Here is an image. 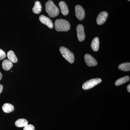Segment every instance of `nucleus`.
Listing matches in <instances>:
<instances>
[{
	"label": "nucleus",
	"mask_w": 130,
	"mask_h": 130,
	"mask_svg": "<svg viewBox=\"0 0 130 130\" xmlns=\"http://www.w3.org/2000/svg\"><path fill=\"white\" fill-rule=\"evenodd\" d=\"M60 51L62 56L67 61L71 64L74 62V54L69 49L64 47L61 46L60 48Z\"/></svg>",
	"instance_id": "7ed1b4c3"
},
{
	"label": "nucleus",
	"mask_w": 130,
	"mask_h": 130,
	"mask_svg": "<svg viewBox=\"0 0 130 130\" xmlns=\"http://www.w3.org/2000/svg\"><path fill=\"white\" fill-rule=\"evenodd\" d=\"M2 74L0 72V80L2 79Z\"/></svg>",
	"instance_id": "5701e85b"
},
{
	"label": "nucleus",
	"mask_w": 130,
	"mask_h": 130,
	"mask_svg": "<svg viewBox=\"0 0 130 130\" xmlns=\"http://www.w3.org/2000/svg\"><path fill=\"white\" fill-rule=\"evenodd\" d=\"M39 20L41 23L47 26L48 28L52 29L54 27L53 24L49 18L44 15H41L39 18Z\"/></svg>",
	"instance_id": "1a4fd4ad"
},
{
	"label": "nucleus",
	"mask_w": 130,
	"mask_h": 130,
	"mask_svg": "<svg viewBox=\"0 0 130 130\" xmlns=\"http://www.w3.org/2000/svg\"><path fill=\"white\" fill-rule=\"evenodd\" d=\"M6 56V54L5 52L0 48V60H2L5 59Z\"/></svg>",
	"instance_id": "aec40b11"
},
{
	"label": "nucleus",
	"mask_w": 130,
	"mask_h": 130,
	"mask_svg": "<svg viewBox=\"0 0 130 130\" xmlns=\"http://www.w3.org/2000/svg\"><path fill=\"white\" fill-rule=\"evenodd\" d=\"M42 6L40 2L37 1L35 2V6L32 8V11L36 14H39L42 10Z\"/></svg>",
	"instance_id": "f3484780"
},
{
	"label": "nucleus",
	"mask_w": 130,
	"mask_h": 130,
	"mask_svg": "<svg viewBox=\"0 0 130 130\" xmlns=\"http://www.w3.org/2000/svg\"><path fill=\"white\" fill-rule=\"evenodd\" d=\"M2 109L5 113H9L14 111V107L11 104L6 103L3 106Z\"/></svg>",
	"instance_id": "f8f14e48"
},
{
	"label": "nucleus",
	"mask_w": 130,
	"mask_h": 130,
	"mask_svg": "<svg viewBox=\"0 0 130 130\" xmlns=\"http://www.w3.org/2000/svg\"><path fill=\"white\" fill-rule=\"evenodd\" d=\"M85 61L89 67L95 66L97 65L96 61L93 56L89 54H86L84 56Z\"/></svg>",
	"instance_id": "0eeeda50"
},
{
	"label": "nucleus",
	"mask_w": 130,
	"mask_h": 130,
	"mask_svg": "<svg viewBox=\"0 0 130 130\" xmlns=\"http://www.w3.org/2000/svg\"><path fill=\"white\" fill-rule=\"evenodd\" d=\"M3 89V86L2 85L0 84V94L2 92Z\"/></svg>",
	"instance_id": "412c9836"
},
{
	"label": "nucleus",
	"mask_w": 130,
	"mask_h": 130,
	"mask_svg": "<svg viewBox=\"0 0 130 130\" xmlns=\"http://www.w3.org/2000/svg\"><path fill=\"white\" fill-rule=\"evenodd\" d=\"M130 78L129 76H125L121 78L117 79L115 83V85L116 86H119L125 83L126 82L129 81Z\"/></svg>",
	"instance_id": "4468645a"
},
{
	"label": "nucleus",
	"mask_w": 130,
	"mask_h": 130,
	"mask_svg": "<svg viewBox=\"0 0 130 130\" xmlns=\"http://www.w3.org/2000/svg\"><path fill=\"white\" fill-rule=\"evenodd\" d=\"M24 130H35V126L31 124L27 125L24 127Z\"/></svg>",
	"instance_id": "6ab92c4d"
},
{
	"label": "nucleus",
	"mask_w": 130,
	"mask_h": 130,
	"mask_svg": "<svg viewBox=\"0 0 130 130\" xmlns=\"http://www.w3.org/2000/svg\"><path fill=\"white\" fill-rule=\"evenodd\" d=\"M55 30L58 31H68L70 29V23L63 19L56 20L55 22Z\"/></svg>",
	"instance_id": "f03ea898"
},
{
	"label": "nucleus",
	"mask_w": 130,
	"mask_h": 130,
	"mask_svg": "<svg viewBox=\"0 0 130 130\" xmlns=\"http://www.w3.org/2000/svg\"><path fill=\"white\" fill-rule=\"evenodd\" d=\"M127 90L129 93L130 92V85L129 84V85H128L127 87Z\"/></svg>",
	"instance_id": "4be33fe9"
},
{
	"label": "nucleus",
	"mask_w": 130,
	"mask_h": 130,
	"mask_svg": "<svg viewBox=\"0 0 130 130\" xmlns=\"http://www.w3.org/2000/svg\"><path fill=\"white\" fill-rule=\"evenodd\" d=\"M59 6L60 8L61 13L64 16H66L69 13V9L66 3L61 1L59 3Z\"/></svg>",
	"instance_id": "9d476101"
},
{
	"label": "nucleus",
	"mask_w": 130,
	"mask_h": 130,
	"mask_svg": "<svg viewBox=\"0 0 130 130\" xmlns=\"http://www.w3.org/2000/svg\"><path fill=\"white\" fill-rule=\"evenodd\" d=\"M13 63L9 60H5L3 61L2 64L3 68L6 71H8L13 66Z\"/></svg>",
	"instance_id": "ddd939ff"
},
{
	"label": "nucleus",
	"mask_w": 130,
	"mask_h": 130,
	"mask_svg": "<svg viewBox=\"0 0 130 130\" xmlns=\"http://www.w3.org/2000/svg\"><path fill=\"white\" fill-rule=\"evenodd\" d=\"M77 36L78 41L82 42L85 39V35L84 32V28L81 24L78 25L76 28Z\"/></svg>",
	"instance_id": "39448f33"
},
{
	"label": "nucleus",
	"mask_w": 130,
	"mask_h": 130,
	"mask_svg": "<svg viewBox=\"0 0 130 130\" xmlns=\"http://www.w3.org/2000/svg\"><path fill=\"white\" fill-rule=\"evenodd\" d=\"M15 124L17 127L19 128L25 127L28 124V121L25 119H19L16 120L15 122Z\"/></svg>",
	"instance_id": "dca6fc26"
},
{
	"label": "nucleus",
	"mask_w": 130,
	"mask_h": 130,
	"mask_svg": "<svg viewBox=\"0 0 130 130\" xmlns=\"http://www.w3.org/2000/svg\"><path fill=\"white\" fill-rule=\"evenodd\" d=\"M46 11L49 16L51 18H54L58 16L59 13V8L54 4L53 1L50 0L45 4Z\"/></svg>",
	"instance_id": "f257e3e1"
},
{
	"label": "nucleus",
	"mask_w": 130,
	"mask_h": 130,
	"mask_svg": "<svg viewBox=\"0 0 130 130\" xmlns=\"http://www.w3.org/2000/svg\"><path fill=\"white\" fill-rule=\"evenodd\" d=\"M102 82V79L100 78H94L88 80L84 83L83 85V88L87 90L92 88L94 86Z\"/></svg>",
	"instance_id": "20e7f679"
},
{
	"label": "nucleus",
	"mask_w": 130,
	"mask_h": 130,
	"mask_svg": "<svg viewBox=\"0 0 130 130\" xmlns=\"http://www.w3.org/2000/svg\"><path fill=\"white\" fill-rule=\"evenodd\" d=\"M100 47V41L98 37H96L92 41L91 44V47L94 51H97Z\"/></svg>",
	"instance_id": "9b49d317"
},
{
	"label": "nucleus",
	"mask_w": 130,
	"mask_h": 130,
	"mask_svg": "<svg viewBox=\"0 0 130 130\" xmlns=\"http://www.w3.org/2000/svg\"><path fill=\"white\" fill-rule=\"evenodd\" d=\"M128 1H130V0H128Z\"/></svg>",
	"instance_id": "b1692460"
},
{
	"label": "nucleus",
	"mask_w": 130,
	"mask_h": 130,
	"mask_svg": "<svg viewBox=\"0 0 130 130\" xmlns=\"http://www.w3.org/2000/svg\"><path fill=\"white\" fill-rule=\"evenodd\" d=\"M7 56L9 60L12 63H16L18 62V59L13 51L10 50L8 52Z\"/></svg>",
	"instance_id": "2eb2a0df"
},
{
	"label": "nucleus",
	"mask_w": 130,
	"mask_h": 130,
	"mask_svg": "<svg viewBox=\"0 0 130 130\" xmlns=\"http://www.w3.org/2000/svg\"><path fill=\"white\" fill-rule=\"evenodd\" d=\"M108 13L106 11H103L98 14L96 19V23L99 25L103 24L106 21Z\"/></svg>",
	"instance_id": "6e6552de"
},
{
	"label": "nucleus",
	"mask_w": 130,
	"mask_h": 130,
	"mask_svg": "<svg viewBox=\"0 0 130 130\" xmlns=\"http://www.w3.org/2000/svg\"><path fill=\"white\" fill-rule=\"evenodd\" d=\"M119 69L124 71H128L130 70V63H122L119 66Z\"/></svg>",
	"instance_id": "a211bd4d"
},
{
	"label": "nucleus",
	"mask_w": 130,
	"mask_h": 130,
	"mask_svg": "<svg viewBox=\"0 0 130 130\" xmlns=\"http://www.w3.org/2000/svg\"><path fill=\"white\" fill-rule=\"evenodd\" d=\"M76 17L79 20H82L84 18L85 12L84 10L81 6L77 5L75 8Z\"/></svg>",
	"instance_id": "423d86ee"
}]
</instances>
